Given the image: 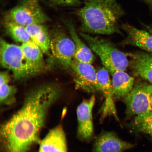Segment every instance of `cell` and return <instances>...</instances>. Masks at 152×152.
<instances>
[{
  "label": "cell",
  "mask_w": 152,
  "mask_h": 152,
  "mask_svg": "<svg viewBox=\"0 0 152 152\" xmlns=\"http://www.w3.org/2000/svg\"><path fill=\"white\" fill-rule=\"evenodd\" d=\"M61 93L60 87L54 83L30 91L20 109L1 125V152H28L34 144L39 143L49 110Z\"/></svg>",
  "instance_id": "1"
},
{
  "label": "cell",
  "mask_w": 152,
  "mask_h": 152,
  "mask_svg": "<svg viewBox=\"0 0 152 152\" xmlns=\"http://www.w3.org/2000/svg\"><path fill=\"white\" fill-rule=\"evenodd\" d=\"M77 14L85 31L111 35L119 32L118 23L124 11L117 0H85Z\"/></svg>",
  "instance_id": "2"
},
{
  "label": "cell",
  "mask_w": 152,
  "mask_h": 152,
  "mask_svg": "<svg viewBox=\"0 0 152 152\" xmlns=\"http://www.w3.org/2000/svg\"><path fill=\"white\" fill-rule=\"evenodd\" d=\"M81 37L90 48L99 57L102 64L112 75L118 71H125L129 61L126 54L109 41L81 33Z\"/></svg>",
  "instance_id": "3"
},
{
  "label": "cell",
  "mask_w": 152,
  "mask_h": 152,
  "mask_svg": "<svg viewBox=\"0 0 152 152\" xmlns=\"http://www.w3.org/2000/svg\"><path fill=\"white\" fill-rule=\"evenodd\" d=\"M39 0H22L19 4L6 13L4 21L25 27L44 24L50 20L42 9Z\"/></svg>",
  "instance_id": "4"
},
{
  "label": "cell",
  "mask_w": 152,
  "mask_h": 152,
  "mask_svg": "<svg viewBox=\"0 0 152 152\" xmlns=\"http://www.w3.org/2000/svg\"><path fill=\"white\" fill-rule=\"evenodd\" d=\"M75 50L73 40L61 28H56L53 30L51 37L50 61L64 69H70Z\"/></svg>",
  "instance_id": "5"
},
{
  "label": "cell",
  "mask_w": 152,
  "mask_h": 152,
  "mask_svg": "<svg viewBox=\"0 0 152 152\" xmlns=\"http://www.w3.org/2000/svg\"><path fill=\"white\" fill-rule=\"evenodd\" d=\"M152 84L138 82L124 98L127 116L132 117L152 111Z\"/></svg>",
  "instance_id": "6"
},
{
  "label": "cell",
  "mask_w": 152,
  "mask_h": 152,
  "mask_svg": "<svg viewBox=\"0 0 152 152\" xmlns=\"http://www.w3.org/2000/svg\"><path fill=\"white\" fill-rule=\"evenodd\" d=\"M0 62L3 67L12 72L15 80L27 77L21 46L9 43L1 38Z\"/></svg>",
  "instance_id": "7"
},
{
  "label": "cell",
  "mask_w": 152,
  "mask_h": 152,
  "mask_svg": "<svg viewBox=\"0 0 152 152\" xmlns=\"http://www.w3.org/2000/svg\"><path fill=\"white\" fill-rule=\"evenodd\" d=\"M70 69L75 75L76 87L88 92L100 91L96 72L92 64L81 62L74 59Z\"/></svg>",
  "instance_id": "8"
},
{
  "label": "cell",
  "mask_w": 152,
  "mask_h": 152,
  "mask_svg": "<svg viewBox=\"0 0 152 152\" xmlns=\"http://www.w3.org/2000/svg\"><path fill=\"white\" fill-rule=\"evenodd\" d=\"M96 98L93 95L88 99L83 100L77 108V136L83 141L90 140L94 134L92 110Z\"/></svg>",
  "instance_id": "9"
},
{
  "label": "cell",
  "mask_w": 152,
  "mask_h": 152,
  "mask_svg": "<svg viewBox=\"0 0 152 152\" xmlns=\"http://www.w3.org/2000/svg\"><path fill=\"white\" fill-rule=\"evenodd\" d=\"M23 53L27 77L41 73L45 68L43 52L31 40L20 45Z\"/></svg>",
  "instance_id": "10"
},
{
  "label": "cell",
  "mask_w": 152,
  "mask_h": 152,
  "mask_svg": "<svg viewBox=\"0 0 152 152\" xmlns=\"http://www.w3.org/2000/svg\"><path fill=\"white\" fill-rule=\"evenodd\" d=\"M39 144L38 152H67L66 134L61 125L49 130Z\"/></svg>",
  "instance_id": "11"
},
{
  "label": "cell",
  "mask_w": 152,
  "mask_h": 152,
  "mask_svg": "<svg viewBox=\"0 0 152 152\" xmlns=\"http://www.w3.org/2000/svg\"><path fill=\"white\" fill-rule=\"evenodd\" d=\"M109 73L104 67L100 68L96 72L97 79L100 91L103 93L105 98L102 109V118L108 115H113L118 120V118L113 102L112 81L110 79Z\"/></svg>",
  "instance_id": "12"
},
{
  "label": "cell",
  "mask_w": 152,
  "mask_h": 152,
  "mask_svg": "<svg viewBox=\"0 0 152 152\" xmlns=\"http://www.w3.org/2000/svg\"><path fill=\"white\" fill-rule=\"evenodd\" d=\"M134 147L133 144L121 140L114 133L106 132L97 138L93 152H123Z\"/></svg>",
  "instance_id": "13"
},
{
  "label": "cell",
  "mask_w": 152,
  "mask_h": 152,
  "mask_svg": "<svg viewBox=\"0 0 152 152\" xmlns=\"http://www.w3.org/2000/svg\"><path fill=\"white\" fill-rule=\"evenodd\" d=\"M122 28L126 34V43L152 54L151 33L127 24H124Z\"/></svg>",
  "instance_id": "14"
},
{
  "label": "cell",
  "mask_w": 152,
  "mask_h": 152,
  "mask_svg": "<svg viewBox=\"0 0 152 152\" xmlns=\"http://www.w3.org/2000/svg\"><path fill=\"white\" fill-rule=\"evenodd\" d=\"M131 67L135 75L152 84V54L137 52L129 54Z\"/></svg>",
  "instance_id": "15"
},
{
  "label": "cell",
  "mask_w": 152,
  "mask_h": 152,
  "mask_svg": "<svg viewBox=\"0 0 152 152\" xmlns=\"http://www.w3.org/2000/svg\"><path fill=\"white\" fill-rule=\"evenodd\" d=\"M112 75L113 98H124L134 88V78L125 71H117Z\"/></svg>",
  "instance_id": "16"
},
{
  "label": "cell",
  "mask_w": 152,
  "mask_h": 152,
  "mask_svg": "<svg viewBox=\"0 0 152 152\" xmlns=\"http://www.w3.org/2000/svg\"><path fill=\"white\" fill-rule=\"evenodd\" d=\"M31 40L37 45L44 54L50 56L51 36L43 24L31 25L26 27Z\"/></svg>",
  "instance_id": "17"
},
{
  "label": "cell",
  "mask_w": 152,
  "mask_h": 152,
  "mask_svg": "<svg viewBox=\"0 0 152 152\" xmlns=\"http://www.w3.org/2000/svg\"><path fill=\"white\" fill-rule=\"evenodd\" d=\"M66 25L75 45L74 59L81 62L92 64L94 61L95 56L92 49L90 48V47L87 46L79 37L73 24L70 22H66Z\"/></svg>",
  "instance_id": "18"
},
{
  "label": "cell",
  "mask_w": 152,
  "mask_h": 152,
  "mask_svg": "<svg viewBox=\"0 0 152 152\" xmlns=\"http://www.w3.org/2000/svg\"><path fill=\"white\" fill-rule=\"evenodd\" d=\"M4 23L6 31L15 41L23 44L31 40L25 26L6 21Z\"/></svg>",
  "instance_id": "19"
},
{
  "label": "cell",
  "mask_w": 152,
  "mask_h": 152,
  "mask_svg": "<svg viewBox=\"0 0 152 152\" xmlns=\"http://www.w3.org/2000/svg\"><path fill=\"white\" fill-rule=\"evenodd\" d=\"M133 126L139 132L147 134L152 137V111L136 116Z\"/></svg>",
  "instance_id": "20"
},
{
  "label": "cell",
  "mask_w": 152,
  "mask_h": 152,
  "mask_svg": "<svg viewBox=\"0 0 152 152\" xmlns=\"http://www.w3.org/2000/svg\"><path fill=\"white\" fill-rule=\"evenodd\" d=\"M17 89L9 83L0 85V104L3 106H10L16 102Z\"/></svg>",
  "instance_id": "21"
},
{
  "label": "cell",
  "mask_w": 152,
  "mask_h": 152,
  "mask_svg": "<svg viewBox=\"0 0 152 152\" xmlns=\"http://www.w3.org/2000/svg\"><path fill=\"white\" fill-rule=\"evenodd\" d=\"M54 4L61 6H77L80 4L79 0H50Z\"/></svg>",
  "instance_id": "22"
},
{
  "label": "cell",
  "mask_w": 152,
  "mask_h": 152,
  "mask_svg": "<svg viewBox=\"0 0 152 152\" xmlns=\"http://www.w3.org/2000/svg\"><path fill=\"white\" fill-rule=\"evenodd\" d=\"M10 81V77L9 71L1 72L0 74V85L9 83Z\"/></svg>",
  "instance_id": "23"
},
{
  "label": "cell",
  "mask_w": 152,
  "mask_h": 152,
  "mask_svg": "<svg viewBox=\"0 0 152 152\" xmlns=\"http://www.w3.org/2000/svg\"><path fill=\"white\" fill-rule=\"evenodd\" d=\"M144 1L152 7V0H144Z\"/></svg>",
  "instance_id": "24"
},
{
  "label": "cell",
  "mask_w": 152,
  "mask_h": 152,
  "mask_svg": "<svg viewBox=\"0 0 152 152\" xmlns=\"http://www.w3.org/2000/svg\"><path fill=\"white\" fill-rule=\"evenodd\" d=\"M148 31L152 34V26H147Z\"/></svg>",
  "instance_id": "25"
},
{
  "label": "cell",
  "mask_w": 152,
  "mask_h": 152,
  "mask_svg": "<svg viewBox=\"0 0 152 152\" xmlns=\"http://www.w3.org/2000/svg\"><path fill=\"white\" fill-rule=\"evenodd\" d=\"M151 107L152 108V96L151 98Z\"/></svg>",
  "instance_id": "26"
}]
</instances>
